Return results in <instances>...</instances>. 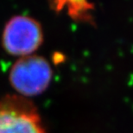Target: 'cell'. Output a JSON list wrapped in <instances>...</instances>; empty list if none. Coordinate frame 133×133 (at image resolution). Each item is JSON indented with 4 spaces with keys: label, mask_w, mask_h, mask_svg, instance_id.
Instances as JSON below:
<instances>
[{
    "label": "cell",
    "mask_w": 133,
    "mask_h": 133,
    "mask_svg": "<svg viewBox=\"0 0 133 133\" xmlns=\"http://www.w3.org/2000/svg\"><path fill=\"white\" fill-rule=\"evenodd\" d=\"M0 133H46L36 105L21 95L0 99Z\"/></svg>",
    "instance_id": "1"
},
{
    "label": "cell",
    "mask_w": 133,
    "mask_h": 133,
    "mask_svg": "<svg viewBox=\"0 0 133 133\" xmlns=\"http://www.w3.org/2000/svg\"><path fill=\"white\" fill-rule=\"evenodd\" d=\"M52 69L44 58L27 55L21 58L12 66L10 81L12 87L23 97L41 94L49 86Z\"/></svg>",
    "instance_id": "2"
},
{
    "label": "cell",
    "mask_w": 133,
    "mask_h": 133,
    "mask_svg": "<svg viewBox=\"0 0 133 133\" xmlns=\"http://www.w3.org/2000/svg\"><path fill=\"white\" fill-rule=\"evenodd\" d=\"M42 42V31L38 23L25 16L13 17L5 26L3 44L13 55L27 56Z\"/></svg>",
    "instance_id": "3"
}]
</instances>
